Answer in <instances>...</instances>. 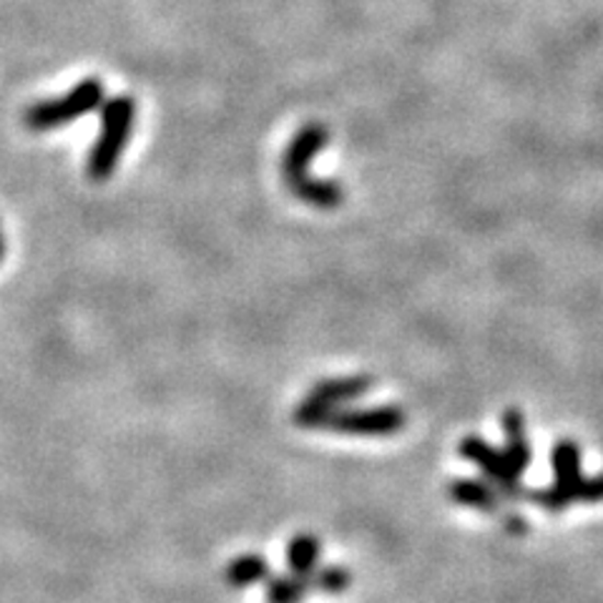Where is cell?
<instances>
[{"label": "cell", "mask_w": 603, "mask_h": 603, "mask_svg": "<svg viewBox=\"0 0 603 603\" xmlns=\"http://www.w3.org/2000/svg\"><path fill=\"white\" fill-rule=\"evenodd\" d=\"M134 118L136 103L132 96H116L103 103L96 144L91 146L89 161H86V171L93 181H106L116 171L126 144L132 139Z\"/></svg>", "instance_id": "6da1fadb"}, {"label": "cell", "mask_w": 603, "mask_h": 603, "mask_svg": "<svg viewBox=\"0 0 603 603\" xmlns=\"http://www.w3.org/2000/svg\"><path fill=\"white\" fill-rule=\"evenodd\" d=\"M103 99H106V89L99 79H86L76 83L71 91L64 93V96L41 101L36 106L25 111V126L36 134L56 132V128H64L73 124L76 118L89 116L91 111L103 106Z\"/></svg>", "instance_id": "7a4b0ae2"}, {"label": "cell", "mask_w": 603, "mask_h": 603, "mask_svg": "<svg viewBox=\"0 0 603 603\" xmlns=\"http://www.w3.org/2000/svg\"><path fill=\"white\" fill-rule=\"evenodd\" d=\"M460 455L470 463H476L478 468L486 473L503 501H525V498H528V490H525L523 482L519 480L521 473L508 463L503 451H496L493 445L480 441V437H465L460 443Z\"/></svg>", "instance_id": "3957f363"}, {"label": "cell", "mask_w": 603, "mask_h": 603, "mask_svg": "<svg viewBox=\"0 0 603 603\" xmlns=\"http://www.w3.org/2000/svg\"><path fill=\"white\" fill-rule=\"evenodd\" d=\"M405 412L392 405L383 408H365V410H348L338 408L327 420L325 430L344 435H392L405 428Z\"/></svg>", "instance_id": "277c9868"}, {"label": "cell", "mask_w": 603, "mask_h": 603, "mask_svg": "<svg viewBox=\"0 0 603 603\" xmlns=\"http://www.w3.org/2000/svg\"><path fill=\"white\" fill-rule=\"evenodd\" d=\"M327 139H330V132L322 124H307L302 132L295 136V141L289 144V149L284 151L282 159V174L287 186H295L297 181L307 179V167L312 157L320 149L327 146Z\"/></svg>", "instance_id": "5b68a950"}, {"label": "cell", "mask_w": 603, "mask_h": 603, "mask_svg": "<svg viewBox=\"0 0 603 603\" xmlns=\"http://www.w3.org/2000/svg\"><path fill=\"white\" fill-rule=\"evenodd\" d=\"M447 496L453 498L458 505L476 508L482 513H496L501 508V493L490 480H476V478H455L447 486Z\"/></svg>", "instance_id": "8992f818"}, {"label": "cell", "mask_w": 603, "mask_h": 603, "mask_svg": "<svg viewBox=\"0 0 603 603\" xmlns=\"http://www.w3.org/2000/svg\"><path fill=\"white\" fill-rule=\"evenodd\" d=\"M369 385H373L369 377H342V380H325V383H317L312 390H309L307 398L320 400L338 410L344 402L362 398V395L369 390Z\"/></svg>", "instance_id": "52a82bcc"}, {"label": "cell", "mask_w": 603, "mask_h": 603, "mask_svg": "<svg viewBox=\"0 0 603 603\" xmlns=\"http://www.w3.org/2000/svg\"><path fill=\"white\" fill-rule=\"evenodd\" d=\"M227 583L231 589H249V585L270 581V564H266L264 556L257 554H244L237 556L235 561L227 566Z\"/></svg>", "instance_id": "ba28073f"}, {"label": "cell", "mask_w": 603, "mask_h": 603, "mask_svg": "<svg viewBox=\"0 0 603 603\" xmlns=\"http://www.w3.org/2000/svg\"><path fill=\"white\" fill-rule=\"evenodd\" d=\"M317 561H320V541L312 533H299V536L289 541L287 564L292 573L312 579V573L317 571Z\"/></svg>", "instance_id": "9c48e42d"}, {"label": "cell", "mask_w": 603, "mask_h": 603, "mask_svg": "<svg viewBox=\"0 0 603 603\" xmlns=\"http://www.w3.org/2000/svg\"><path fill=\"white\" fill-rule=\"evenodd\" d=\"M292 194L299 196L302 202L320 206V209H334L344 200V189L334 181H320V179H302L295 186H289Z\"/></svg>", "instance_id": "30bf717a"}, {"label": "cell", "mask_w": 603, "mask_h": 603, "mask_svg": "<svg viewBox=\"0 0 603 603\" xmlns=\"http://www.w3.org/2000/svg\"><path fill=\"white\" fill-rule=\"evenodd\" d=\"M550 465H554V476L558 486L571 490L581 476V447L573 441H558L550 455Z\"/></svg>", "instance_id": "8fae6325"}, {"label": "cell", "mask_w": 603, "mask_h": 603, "mask_svg": "<svg viewBox=\"0 0 603 603\" xmlns=\"http://www.w3.org/2000/svg\"><path fill=\"white\" fill-rule=\"evenodd\" d=\"M312 591V579L289 573L280 579H270L266 583V601L270 603H302V599Z\"/></svg>", "instance_id": "7c38bea8"}, {"label": "cell", "mask_w": 603, "mask_h": 603, "mask_svg": "<svg viewBox=\"0 0 603 603\" xmlns=\"http://www.w3.org/2000/svg\"><path fill=\"white\" fill-rule=\"evenodd\" d=\"M525 501L543 508V511H548V513H561V511H566L568 505L573 503V496H571V490L554 482L550 488L528 490V498H525Z\"/></svg>", "instance_id": "4fadbf2b"}, {"label": "cell", "mask_w": 603, "mask_h": 603, "mask_svg": "<svg viewBox=\"0 0 603 603\" xmlns=\"http://www.w3.org/2000/svg\"><path fill=\"white\" fill-rule=\"evenodd\" d=\"M352 583V573L344 566H325L312 573V589L325 593H342Z\"/></svg>", "instance_id": "5bb4252c"}, {"label": "cell", "mask_w": 603, "mask_h": 603, "mask_svg": "<svg viewBox=\"0 0 603 603\" xmlns=\"http://www.w3.org/2000/svg\"><path fill=\"white\" fill-rule=\"evenodd\" d=\"M332 412H334V408H330V405L307 398L295 410V422L299 428H307V430H325L327 420H330Z\"/></svg>", "instance_id": "9a60e30c"}, {"label": "cell", "mask_w": 603, "mask_h": 603, "mask_svg": "<svg viewBox=\"0 0 603 603\" xmlns=\"http://www.w3.org/2000/svg\"><path fill=\"white\" fill-rule=\"evenodd\" d=\"M508 437V445H505V458L508 463L513 465L519 473H525L531 465V445H528V437H525V433H515V435H505Z\"/></svg>", "instance_id": "2e32d148"}, {"label": "cell", "mask_w": 603, "mask_h": 603, "mask_svg": "<svg viewBox=\"0 0 603 603\" xmlns=\"http://www.w3.org/2000/svg\"><path fill=\"white\" fill-rule=\"evenodd\" d=\"M571 496H573V501H581V503H601L603 501V473H599V476H591V478L583 476L571 488Z\"/></svg>", "instance_id": "e0dca14e"}, {"label": "cell", "mask_w": 603, "mask_h": 603, "mask_svg": "<svg viewBox=\"0 0 603 603\" xmlns=\"http://www.w3.org/2000/svg\"><path fill=\"white\" fill-rule=\"evenodd\" d=\"M503 433L513 435V433H525V418L519 410H505L503 412Z\"/></svg>", "instance_id": "ac0fdd59"}, {"label": "cell", "mask_w": 603, "mask_h": 603, "mask_svg": "<svg viewBox=\"0 0 603 603\" xmlns=\"http://www.w3.org/2000/svg\"><path fill=\"white\" fill-rule=\"evenodd\" d=\"M503 531L511 533V536H523V533H528V521L519 513H511L503 519Z\"/></svg>", "instance_id": "d6986e66"}, {"label": "cell", "mask_w": 603, "mask_h": 603, "mask_svg": "<svg viewBox=\"0 0 603 603\" xmlns=\"http://www.w3.org/2000/svg\"><path fill=\"white\" fill-rule=\"evenodd\" d=\"M5 254V241H3V231H0V260H3Z\"/></svg>", "instance_id": "ffe728a7"}]
</instances>
